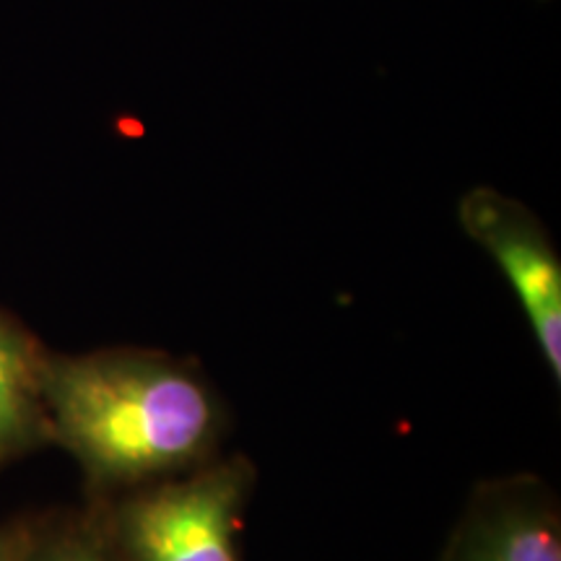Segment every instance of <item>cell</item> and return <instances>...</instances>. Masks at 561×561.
<instances>
[{
	"mask_svg": "<svg viewBox=\"0 0 561 561\" xmlns=\"http://www.w3.org/2000/svg\"><path fill=\"white\" fill-rule=\"evenodd\" d=\"M45 403L96 502L203 466L227 426L198 371L146 348L47 354Z\"/></svg>",
	"mask_w": 561,
	"mask_h": 561,
	"instance_id": "1",
	"label": "cell"
},
{
	"mask_svg": "<svg viewBox=\"0 0 561 561\" xmlns=\"http://www.w3.org/2000/svg\"><path fill=\"white\" fill-rule=\"evenodd\" d=\"M244 458L216 460L96 502L117 561H242L237 530L252 489Z\"/></svg>",
	"mask_w": 561,
	"mask_h": 561,
	"instance_id": "2",
	"label": "cell"
},
{
	"mask_svg": "<svg viewBox=\"0 0 561 561\" xmlns=\"http://www.w3.org/2000/svg\"><path fill=\"white\" fill-rule=\"evenodd\" d=\"M460 227L486 252L520 301L553 382H561V261L551 234L528 206L494 187L460 198Z\"/></svg>",
	"mask_w": 561,
	"mask_h": 561,
	"instance_id": "3",
	"label": "cell"
},
{
	"mask_svg": "<svg viewBox=\"0 0 561 561\" xmlns=\"http://www.w3.org/2000/svg\"><path fill=\"white\" fill-rule=\"evenodd\" d=\"M442 561H561V520L543 481H489L476 489Z\"/></svg>",
	"mask_w": 561,
	"mask_h": 561,
	"instance_id": "4",
	"label": "cell"
},
{
	"mask_svg": "<svg viewBox=\"0 0 561 561\" xmlns=\"http://www.w3.org/2000/svg\"><path fill=\"white\" fill-rule=\"evenodd\" d=\"M47 351L0 310V468L53 445L45 403Z\"/></svg>",
	"mask_w": 561,
	"mask_h": 561,
	"instance_id": "5",
	"label": "cell"
},
{
	"mask_svg": "<svg viewBox=\"0 0 561 561\" xmlns=\"http://www.w3.org/2000/svg\"><path fill=\"white\" fill-rule=\"evenodd\" d=\"M24 561H117L94 515L37 523Z\"/></svg>",
	"mask_w": 561,
	"mask_h": 561,
	"instance_id": "6",
	"label": "cell"
},
{
	"mask_svg": "<svg viewBox=\"0 0 561 561\" xmlns=\"http://www.w3.org/2000/svg\"><path fill=\"white\" fill-rule=\"evenodd\" d=\"M37 520H11L0 525V561H24Z\"/></svg>",
	"mask_w": 561,
	"mask_h": 561,
	"instance_id": "7",
	"label": "cell"
}]
</instances>
